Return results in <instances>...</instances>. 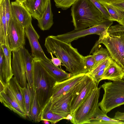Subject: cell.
<instances>
[{"label": "cell", "instance_id": "obj_1", "mask_svg": "<svg viewBox=\"0 0 124 124\" xmlns=\"http://www.w3.org/2000/svg\"><path fill=\"white\" fill-rule=\"evenodd\" d=\"M44 46L47 52L54 55L61 60L62 65L73 76L86 73V70L84 56L80 54L71 43L62 41L54 36H48L45 39Z\"/></svg>", "mask_w": 124, "mask_h": 124}, {"label": "cell", "instance_id": "obj_2", "mask_svg": "<svg viewBox=\"0 0 124 124\" xmlns=\"http://www.w3.org/2000/svg\"><path fill=\"white\" fill-rule=\"evenodd\" d=\"M71 11L75 30L96 25L106 19L90 0H77L72 6Z\"/></svg>", "mask_w": 124, "mask_h": 124}, {"label": "cell", "instance_id": "obj_3", "mask_svg": "<svg viewBox=\"0 0 124 124\" xmlns=\"http://www.w3.org/2000/svg\"><path fill=\"white\" fill-rule=\"evenodd\" d=\"M101 43L105 46L112 59L124 69V28L122 25L111 26L99 36L89 54Z\"/></svg>", "mask_w": 124, "mask_h": 124}, {"label": "cell", "instance_id": "obj_4", "mask_svg": "<svg viewBox=\"0 0 124 124\" xmlns=\"http://www.w3.org/2000/svg\"><path fill=\"white\" fill-rule=\"evenodd\" d=\"M56 82L42 64L40 60L34 58L32 87L38 101L39 111L51 97Z\"/></svg>", "mask_w": 124, "mask_h": 124}, {"label": "cell", "instance_id": "obj_5", "mask_svg": "<svg viewBox=\"0 0 124 124\" xmlns=\"http://www.w3.org/2000/svg\"><path fill=\"white\" fill-rule=\"evenodd\" d=\"M104 90L98 105L107 114L114 108L124 104V80L105 82L100 87Z\"/></svg>", "mask_w": 124, "mask_h": 124}, {"label": "cell", "instance_id": "obj_6", "mask_svg": "<svg viewBox=\"0 0 124 124\" xmlns=\"http://www.w3.org/2000/svg\"><path fill=\"white\" fill-rule=\"evenodd\" d=\"M12 52V66L14 77L22 88L26 87V73L32 72L34 58L24 46Z\"/></svg>", "mask_w": 124, "mask_h": 124}, {"label": "cell", "instance_id": "obj_7", "mask_svg": "<svg viewBox=\"0 0 124 124\" xmlns=\"http://www.w3.org/2000/svg\"><path fill=\"white\" fill-rule=\"evenodd\" d=\"M101 88L97 87L72 114L70 119L74 124H90L94 111L98 106Z\"/></svg>", "mask_w": 124, "mask_h": 124}, {"label": "cell", "instance_id": "obj_8", "mask_svg": "<svg viewBox=\"0 0 124 124\" xmlns=\"http://www.w3.org/2000/svg\"><path fill=\"white\" fill-rule=\"evenodd\" d=\"M82 80L69 91L57 98L50 99L46 103L50 109L53 112L63 117L65 119H70L72 117L71 103L73 97L81 85Z\"/></svg>", "mask_w": 124, "mask_h": 124}, {"label": "cell", "instance_id": "obj_9", "mask_svg": "<svg viewBox=\"0 0 124 124\" xmlns=\"http://www.w3.org/2000/svg\"><path fill=\"white\" fill-rule=\"evenodd\" d=\"M113 23V21L106 19L98 24L88 28L79 30H74L65 33L54 36L61 41L71 43L74 40L89 35L96 34L100 36Z\"/></svg>", "mask_w": 124, "mask_h": 124}, {"label": "cell", "instance_id": "obj_10", "mask_svg": "<svg viewBox=\"0 0 124 124\" xmlns=\"http://www.w3.org/2000/svg\"><path fill=\"white\" fill-rule=\"evenodd\" d=\"M25 36V28L12 16L7 29V40L12 52L24 46Z\"/></svg>", "mask_w": 124, "mask_h": 124}, {"label": "cell", "instance_id": "obj_11", "mask_svg": "<svg viewBox=\"0 0 124 124\" xmlns=\"http://www.w3.org/2000/svg\"><path fill=\"white\" fill-rule=\"evenodd\" d=\"M98 87L93 78L87 73H85L82 80L81 85L74 95L71 104L72 116L80 106Z\"/></svg>", "mask_w": 124, "mask_h": 124}, {"label": "cell", "instance_id": "obj_12", "mask_svg": "<svg viewBox=\"0 0 124 124\" xmlns=\"http://www.w3.org/2000/svg\"><path fill=\"white\" fill-rule=\"evenodd\" d=\"M26 36L31 47V55L34 58L50 63L51 59L47 57L39 41L40 36L31 23L25 28Z\"/></svg>", "mask_w": 124, "mask_h": 124}, {"label": "cell", "instance_id": "obj_13", "mask_svg": "<svg viewBox=\"0 0 124 124\" xmlns=\"http://www.w3.org/2000/svg\"><path fill=\"white\" fill-rule=\"evenodd\" d=\"M0 101L6 107L26 119V113L19 104L13 93L8 84L6 85L4 90L0 92Z\"/></svg>", "mask_w": 124, "mask_h": 124}, {"label": "cell", "instance_id": "obj_14", "mask_svg": "<svg viewBox=\"0 0 124 124\" xmlns=\"http://www.w3.org/2000/svg\"><path fill=\"white\" fill-rule=\"evenodd\" d=\"M85 74L72 76L62 81H56L53 86L52 95L50 99L57 98L70 90L81 81Z\"/></svg>", "mask_w": 124, "mask_h": 124}, {"label": "cell", "instance_id": "obj_15", "mask_svg": "<svg viewBox=\"0 0 124 124\" xmlns=\"http://www.w3.org/2000/svg\"><path fill=\"white\" fill-rule=\"evenodd\" d=\"M11 12L12 16L25 28L31 23L32 17L23 3L12 2Z\"/></svg>", "mask_w": 124, "mask_h": 124}, {"label": "cell", "instance_id": "obj_16", "mask_svg": "<svg viewBox=\"0 0 124 124\" xmlns=\"http://www.w3.org/2000/svg\"><path fill=\"white\" fill-rule=\"evenodd\" d=\"M48 0H27L23 4L32 17L37 20L40 18L46 8Z\"/></svg>", "mask_w": 124, "mask_h": 124}, {"label": "cell", "instance_id": "obj_17", "mask_svg": "<svg viewBox=\"0 0 124 124\" xmlns=\"http://www.w3.org/2000/svg\"><path fill=\"white\" fill-rule=\"evenodd\" d=\"M124 69L113 59L104 71L102 80L116 81L123 79Z\"/></svg>", "mask_w": 124, "mask_h": 124}, {"label": "cell", "instance_id": "obj_18", "mask_svg": "<svg viewBox=\"0 0 124 124\" xmlns=\"http://www.w3.org/2000/svg\"><path fill=\"white\" fill-rule=\"evenodd\" d=\"M41 61L45 68L56 82L62 81L73 76L70 73L66 72L58 67L55 66L52 63Z\"/></svg>", "mask_w": 124, "mask_h": 124}, {"label": "cell", "instance_id": "obj_19", "mask_svg": "<svg viewBox=\"0 0 124 124\" xmlns=\"http://www.w3.org/2000/svg\"><path fill=\"white\" fill-rule=\"evenodd\" d=\"M53 14L50 0H48L46 9L41 17L38 20V26L43 31L49 30L53 24Z\"/></svg>", "mask_w": 124, "mask_h": 124}, {"label": "cell", "instance_id": "obj_20", "mask_svg": "<svg viewBox=\"0 0 124 124\" xmlns=\"http://www.w3.org/2000/svg\"><path fill=\"white\" fill-rule=\"evenodd\" d=\"M90 124H124V122L111 118L100 109L98 106L96 109Z\"/></svg>", "mask_w": 124, "mask_h": 124}, {"label": "cell", "instance_id": "obj_21", "mask_svg": "<svg viewBox=\"0 0 124 124\" xmlns=\"http://www.w3.org/2000/svg\"><path fill=\"white\" fill-rule=\"evenodd\" d=\"M0 46L2 48L4 54L5 83L6 85L14 76L12 66V51L7 45H2Z\"/></svg>", "mask_w": 124, "mask_h": 124}, {"label": "cell", "instance_id": "obj_22", "mask_svg": "<svg viewBox=\"0 0 124 124\" xmlns=\"http://www.w3.org/2000/svg\"><path fill=\"white\" fill-rule=\"evenodd\" d=\"M7 27L4 0H0V45H7Z\"/></svg>", "mask_w": 124, "mask_h": 124}, {"label": "cell", "instance_id": "obj_23", "mask_svg": "<svg viewBox=\"0 0 124 124\" xmlns=\"http://www.w3.org/2000/svg\"><path fill=\"white\" fill-rule=\"evenodd\" d=\"M63 119H65L64 117L52 111L46 104L39 111V122L42 121L47 120L51 124H55Z\"/></svg>", "mask_w": 124, "mask_h": 124}, {"label": "cell", "instance_id": "obj_24", "mask_svg": "<svg viewBox=\"0 0 124 124\" xmlns=\"http://www.w3.org/2000/svg\"><path fill=\"white\" fill-rule=\"evenodd\" d=\"M7 84L13 93L20 105L25 112L22 88L14 77L11 79Z\"/></svg>", "mask_w": 124, "mask_h": 124}, {"label": "cell", "instance_id": "obj_25", "mask_svg": "<svg viewBox=\"0 0 124 124\" xmlns=\"http://www.w3.org/2000/svg\"><path fill=\"white\" fill-rule=\"evenodd\" d=\"M100 4L106 9L109 13L110 16L109 20L116 21L122 25L124 24V16L118 10L110 4Z\"/></svg>", "mask_w": 124, "mask_h": 124}, {"label": "cell", "instance_id": "obj_26", "mask_svg": "<svg viewBox=\"0 0 124 124\" xmlns=\"http://www.w3.org/2000/svg\"><path fill=\"white\" fill-rule=\"evenodd\" d=\"M39 108L36 94L33 90L32 101L28 117L33 122H39Z\"/></svg>", "mask_w": 124, "mask_h": 124}, {"label": "cell", "instance_id": "obj_27", "mask_svg": "<svg viewBox=\"0 0 124 124\" xmlns=\"http://www.w3.org/2000/svg\"><path fill=\"white\" fill-rule=\"evenodd\" d=\"M24 101L25 106V112L28 117L32 100L33 92V88H30L27 83L26 87L22 88Z\"/></svg>", "mask_w": 124, "mask_h": 124}, {"label": "cell", "instance_id": "obj_28", "mask_svg": "<svg viewBox=\"0 0 124 124\" xmlns=\"http://www.w3.org/2000/svg\"><path fill=\"white\" fill-rule=\"evenodd\" d=\"M92 55L95 60V63L92 70L100 62L106 58L110 56L107 49L103 48L102 46L99 48L98 46L96 47Z\"/></svg>", "mask_w": 124, "mask_h": 124}, {"label": "cell", "instance_id": "obj_29", "mask_svg": "<svg viewBox=\"0 0 124 124\" xmlns=\"http://www.w3.org/2000/svg\"><path fill=\"white\" fill-rule=\"evenodd\" d=\"M113 60L111 56L106 58L98 64L90 72L87 73L91 76H93L98 72L107 68Z\"/></svg>", "mask_w": 124, "mask_h": 124}, {"label": "cell", "instance_id": "obj_30", "mask_svg": "<svg viewBox=\"0 0 124 124\" xmlns=\"http://www.w3.org/2000/svg\"><path fill=\"white\" fill-rule=\"evenodd\" d=\"M77 0H54L57 8L66 10L72 6Z\"/></svg>", "mask_w": 124, "mask_h": 124}, {"label": "cell", "instance_id": "obj_31", "mask_svg": "<svg viewBox=\"0 0 124 124\" xmlns=\"http://www.w3.org/2000/svg\"><path fill=\"white\" fill-rule=\"evenodd\" d=\"M5 60L4 52L0 46V81L5 85Z\"/></svg>", "mask_w": 124, "mask_h": 124}, {"label": "cell", "instance_id": "obj_32", "mask_svg": "<svg viewBox=\"0 0 124 124\" xmlns=\"http://www.w3.org/2000/svg\"><path fill=\"white\" fill-rule=\"evenodd\" d=\"M84 62L88 72H90L93 68L95 63V60L92 55L89 54L84 56Z\"/></svg>", "mask_w": 124, "mask_h": 124}, {"label": "cell", "instance_id": "obj_33", "mask_svg": "<svg viewBox=\"0 0 124 124\" xmlns=\"http://www.w3.org/2000/svg\"><path fill=\"white\" fill-rule=\"evenodd\" d=\"M96 7L101 11L104 18L109 20V15L106 9L96 0H90Z\"/></svg>", "mask_w": 124, "mask_h": 124}, {"label": "cell", "instance_id": "obj_34", "mask_svg": "<svg viewBox=\"0 0 124 124\" xmlns=\"http://www.w3.org/2000/svg\"><path fill=\"white\" fill-rule=\"evenodd\" d=\"M6 16L7 27H8L12 16L11 12V3L10 0H4Z\"/></svg>", "mask_w": 124, "mask_h": 124}, {"label": "cell", "instance_id": "obj_35", "mask_svg": "<svg viewBox=\"0 0 124 124\" xmlns=\"http://www.w3.org/2000/svg\"><path fill=\"white\" fill-rule=\"evenodd\" d=\"M105 69L101 70L97 72L93 76H91L93 79L98 86L100 82L102 80L103 76Z\"/></svg>", "mask_w": 124, "mask_h": 124}, {"label": "cell", "instance_id": "obj_36", "mask_svg": "<svg viewBox=\"0 0 124 124\" xmlns=\"http://www.w3.org/2000/svg\"><path fill=\"white\" fill-rule=\"evenodd\" d=\"M110 4L118 10L124 16V1Z\"/></svg>", "mask_w": 124, "mask_h": 124}, {"label": "cell", "instance_id": "obj_37", "mask_svg": "<svg viewBox=\"0 0 124 124\" xmlns=\"http://www.w3.org/2000/svg\"><path fill=\"white\" fill-rule=\"evenodd\" d=\"M50 54L51 57V60L52 63L55 66L58 67L60 66L61 67V66L62 65L61 64L62 62L60 59L58 57H54L52 53H50Z\"/></svg>", "mask_w": 124, "mask_h": 124}, {"label": "cell", "instance_id": "obj_38", "mask_svg": "<svg viewBox=\"0 0 124 124\" xmlns=\"http://www.w3.org/2000/svg\"><path fill=\"white\" fill-rule=\"evenodd\" d=\"M113 119L119 120L124 121V112L117 111L116 112Z\"/></svg>", "mask_w": 124, "mask_h": 124}, {"label": "cell", "instance_id": "obj_39", "mask_svg": "<svg viewBox=\"0 0 124 124\" xmlns=\"http://www.w3.org/2000/svg\"><path fill=\"white\" fill-rule=\"evenodd\" d=\"M100 3H105L112 4L124 1V0H96Z\"/></svg>", "mask_w": 124, "mask_h": 124}, {"label": "cell", "instance_id": "obj_40", "mask_svg": "<svg viewBox=\"0 0 124 124\" xmlns=\"http://www.w3.org/2000/svg\"><path fill=\"white\" fill-rule=\"evenodd\" d=\"M27 0H16V1L20 3H23Z\"/></svg>", "mask_w": 124, "mask_h": 124}, {"label": "cell", "instance_id": "obj_41", "mask_svg": "<svg viewBox=\"0 0 124 124\" xmlns=\"http://www.w3.org/2000/svg\"><path fill=\"white\" fill-rule=\"evenodd\" d=\"M43 123L45 124H49L50 122L48 121L47 120H44L43 121Z\"/></svg>", "mask_w": 124, "mask_h": 124}, {"label": "cell", "instance_id": "obj_42", "mask_svg": "<svg viewBox=\"0 0 124 124\" xmlns=\"http://www.w3.org/2000/svg\"><path fill=\"white\" fill-rule=\"evenodd\" d=\"M122 26L123 28H124V24L123 25H122Z\"/></svg>", "mask_w": 124, "mask_h": 124}, {"label": "cell", "instance_id": "obj_43", "mask_svg": "<svg viewBox=\"0 0 124 124\" xmlns=\"http://www.w3.org/2000/svg\"><path fill=\"white\" fill-rule=\"evenodd\" d=\"M123 79H124V77Z\"/></svg>", "mask_w": 124, "mask_h": 124}]
</instances>
